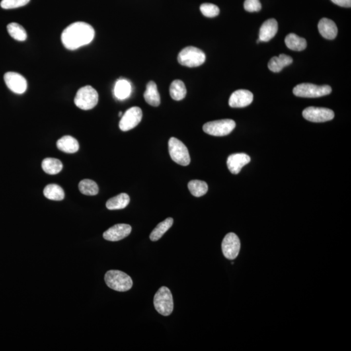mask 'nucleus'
I'll use <instances>...</instances> for the list:
<instances>
[{"instance_id": "nucleus-1", "label": "nucleus", "mask_w": 351, "mask_h": 351, "mask_svg": "<svg viewBox=\"0 0 351 351\" xmlns=\"http://www.w3.org/2000/svg\"><path fill=\"white\" fill-rule=\"evenodd\" d=\"M95 35L94 28L83 22H77L66 28L61 35V41L66 48L75 50L93 40Z\"/></svg>"}, {"instance_id": "nucleus-2", "label": "nucleus", "mask_w": 351, "mask_h": 351, "mask_svg": "<svg viewBox=\"0 0 351 351\" xmlns=\"http://www.w3.org/2000/svg\"><path fill=\"white\" fill-rule=\"evenodd\" d=\"M105 282L110 288L120 292L130 290L133 286L131 277L118 270H111L107 272L105 275Z\"/></svg>"}, {"instance_id": "nucleus-3", "label": "nucleus", "mask_w": 351, "mask_h": 351, "mask_svg": "<svg viewBox=\"0 0 351 351\" xmlns=\"http://www.w3.org/2000/svg\"><path fill=\"white\" fill-rule=\"evenodd\" d=\"M178 61L180 65L185 67H197L205 62L206 55L196 47H186L178 54Z\"/></svg>"}, {"instance_id": "nucleus-4", "label": "nucleus", "mask_w": 351, "mask_h": 351, "mask_svg": "<svg viewBox=\"0 0 351 351\" xmlns=\"http://www.w3.org/2000/svg\"><path fill=\"white\" fill-rule=\"evenodd\" d=\"M154 305L159 314L163 316H169L173 312V298L170 290L168 287L163 286L159 289L155 295Z\"/></svg>"}, {"instance_id": "nucleus-5", "label": "nucleus", "mask_w": 351, "mask_h": 351, "mask_svg": "<svg viewBox=\"0 0 351 351\" xmlns=\"http://www.w3.org/2000/svg\"><path fill=\"white\" fill-rule=\"evenodd\" d=\"M98 102V92L90 85L85 86L78 90L75 98L76 106L83 110H92Z\"/></svg>"}, {"instance_id": "nucleus-6", "label": "nucleus", "mask_w": 351, "mask_h": 351, "mask_svg": "<svg viewBox=\"0 0 351 351\" xmlns=\"http://www.w3.org/2000/svg\"><path fill=\"white\" fill-rule=\"evenodd\" d=\"M293 94L298 97L319 98L331 93L329 85H316L312 83H301L295 86Z\"/></svg>"}, {"instance_id": "nucleus-7", "label": "nucleus", "mask_w": 351, "mask_h": 351, "mask_svg": "<svg viewBox=\"0 0 351 351\" xmlns=\"http://www.w3.org/2000/svg\"><path fill=\"white\" fill-rule=\"evenodd\" d=\"M169 151L170 157L178 165H190L191 158L188 148L179 139L171 137L169 141Z\"/></svg>"}, {"instance_id": "nucleus-8", "label": "nucleus", "mask_w": 351, "mask_h": 351, "mask_svg": "<svg viewBox=\"0 0 351 351\" xmlns=\"http://www.w3.org/2000/svg\"><path fill=\"white\" fill-rule=\"evenodd\" d=\"M235 128V121L232 119H223L206 123L203 126V130L207 134L222 137L230 134Z\"/></svg>"}, {"instance_id": "nucleus-9", "label": "nucleus", "mask_w": 351, "mask_h": 351, "mask_svg": "<svg viewBox=\"0 0 351 351\" xmlns=\"http://www.w3.org/2000/svg\"><path fill=\"white\" fill-rule=\"evenodd\" d=\"M142 110L139 107H132L127 110L119 122V128L123 131L132 130L142 120Z\"/></svg>"}, {"instance_id": "nucleus-10", "label": "nucleus", "mask_w": 351, "mask_h": 351, "mask_svg": "<svg viewBox=\"0 0 351 351\" xmlns=\"http://www.w3.org/2000/svg\"><path fill=\"white\" fill-rule=\"evenodd\" d=\"M303 116L306 120L313 122H324L334 118V113L330 109L309 107L303 111Z\"/></svg>"}, {"instance_id": "nucleus-11", "label": "nucleus", "mask_w": 351, "mask_h": 351, "mask_svg": "<svg viewBox=\"0 0 351 351\" xmlns=\"http://www.w3.org/2000/svg\"><path fill=\"white\" fill-rule=\"evenodd\" d=\"M241 243L237 235L234 233L227 234L222 242V250L225 258L233 260L237 257L239 253Z\"/></svg>"}, {"instance_id": "nucleus-12", "label": "nucleus", "mask_w": 351, "mask_h": 351, "mask_svg": "<svg viewBox=\"0 0 351 351\" xmlns=\"http://www.w3.org/2000/svg\"><path fill=\"white\" fill-rule=\"evenodd\" d=\"M3 78L7 87L14 93L21 94L26 91L28 83L23 76L14 72H8Z\"/></svg>"}, {"instance_id": "nucleus-13", "label": "nucleus", "mask_w": 351, "mask_h": 351, "mask_svg": "<svg viewBox=\"0 0 351 351\" xmlns=\"http://www.w3.org/2000/svg\"><path fill=\"white\" fill-rule=\"evenodd\" d=\"M131 232V227L126 224H117L105 232L103 237L110 241H118L128 237Z\"/></svg>"}, {"instance_id": "nucleus-14", "label": "nucleus", "mask_w": 351, "mask_h": 351, "mask_svg": "<svg viewBox=\"0 0 351 351\" xmlns=\"http://www.w3.org/2000/svg\"><path fill=\"white\" fill-rule=\"evenodd\" d=\"M253 94L247 90H237L234 92L229 99V106L234 108H245L253 101Z\"/></svg>"}, {"instance_id": "nucleus-15", "label": "nucleus", "mask_w": 351, "mask_h": 351, "mask_svg": "<svg viewBox=\"0 0 351 351\" xmlns=\"http://www.w3.org/2000/svg\"><path fill=\"white\" fill-rule=\"evenodd\" d=\"M250 162V156L246 154H234L228 157L227 167L231 173L237 174L241 171L242 168Z\"/></svg>"}, {"instance_id": "nucleus-16", "label": "nucleus", "mask_w": 351, "mask_h": 351, "mask_svg": "<svg viewBox=\"0 0 351 351\" xmlns=\"http://www.w3.org/2000/svg\"><path fill=\"white\" fill-rule=\"evenodd\" d=\"M278 22L274 18L266 20L261 26L259 34L260 42H268L276 36L278 32Z\"/></svg>"}, {"instance_id": "nucleus-17", "label": "nucleus", "mask_w": 351, "mask_h": 351, "mask_svg": "<svg viewBox=\"0 0 351 351\" xmlns=\"http://www.w3.org/2000/svg\"><path fill=\"white\" fill-rule=\"evenodd\" d=\"M318 30L322 37L328 40H333L338 35V28L332 20L323 18L318 24Z\"/></svg>"}, {"instance_id": "nucleus-18", "label": "nucleus", "mask_w": 351, "mask_h": 351, "mask_svg": "<svg viewBox=\"0 0 351 351\" xmlns=\"http://www.w3.org/2000/svg\"><path fill=\"white\" fill-rule=\"evenodd\" d=\"M57 147L63 153L74 154L77 153L79 145L77 139L70 135H66L57 141Z\"/></svg>"}, {"instance_id": "nucleus-19", "label": "nucleus", "mask_w": 351, "mask_h": 351, "mask_svg": "<svg viewBox=\"0 0 351 351\" xmlns=\"http://www.w3.org/2000/svg\"><path fill=\"white\" fill-rule=\"evenodd\" d=\"M144 98L148 104L152 106L157 107L161 102V98L158 92L157 85L155 82L149 81L147 85V89L144 93Z\"/></svg>"}, {"instance_id": "nucleus-20", "label": "nucleus", "mask_w": 351, "mask_h": 351, "mask_svg": "<svg viewBox=\"0 0 351 351\" xmlns=\"http://www.w3.org/2000/svg\"><path fill=\"white\" fill-rule=\"evenodd\" d=\"M293 59L286 54H280L278 57H273L269 62L268 68L273 73H280L284 67L291 65Z\"/></svg>"}, {"instance_id": "nucleus-21", "label": "nucleus", "mask_w": 351, "mask_h": 351, "mask_svg": "<svg viewBox=\"0 0 351 351\" xmlns=\"http://www.w3.org/2000/svg\"><path fill=\"white\" fill-rule=\"evenodd\" d=\"M130 201V196L128 194H120L107 201L106 207L110 210L122 209L128 206Z\"/></svg>"}, {"instance_id": "nucleus-22", "label": "nucleus", "mask_w": 351, "mask_h": 351, "mask_svg": "<svg viewBox=\"0 0 351 351\" xmlns=\"http://www.w3.org/2000/svg\"><path fill=\"white\" fill-rule=\"evenodd\" d=\"M285 43L289 49L293 51H303L307 46V40L305 39L300 38L295 34L287 35L285 39Z\"/></svg>"}, {"instance_id": "nucleus-23", "label": "nucleus", "mask_w": 351, "mask_h": 351, "mask_svg": "<svg viewBox=\"0 0 351 351\" xmlns=\"http://www.w3.org/2000/svg\"><path fill=\"white\" fill-rule=\"evenodd\" d=\"M42 168L46 173L55 175L63 169V164L60 160L55 158H46L42 161Z\"/></svg>"}, {"instance_id": "nucleus-24", "label": "nucleus", "mask_w": 351, "mask_h": 351, "mask_svg": "<svg viewBox=\"0 0 351 351\" xmlns=\"http://www.w3.org/2000/svg\"><path fill=\"white\" fill-rule=\"evenodd\" d=\"M170 95L172 99L180 101L186 97L187 89L181 80H174L170 86Z\"/></svg>"}, {"instance_id": "nucleus-25", "label": "nucleus", "mask_w": 351, "mask_h": 351, "mask_svg": "<svg viewBox=\"0 0 351 351\" xmlns=\"http://www.w3.org/2000/svg\"><path fill=\"white\" fill-rule=\"evenodd\" d=\"M173 219L171 218V217H169V218L165 219V221L158 224L157 227L153 230V231L152 232L151 234V235H150V239H151V241H156L161 239L162 236H163L166 232L170 229V227L173 225Z\"/></svg>"}, {"instance_id": "nucleus-26", "label": "nucleus", "mask_w": 351, "mask_h": 351, "mask_svg": "<svg viewBox=\"0 0 351 351\" xmlns=\"http://www.w3.org/2000/svg\"><path fill=\"white\" fill-rule=\"evenodd\" d=\"M131 92L130 82L126 79H119L115 86L114 93L119 100H124L129 97Z\"/></svg>"}, {"instance_id": "nucleus-27", "label": "nucleus", "mask_w": 351, "mask_h": 351, "mask_svg": "<svg viewBox=\"0 0 351 351\" xmlns=\"http://www.w3.org/2000/svg\"><path fill=\"white\" fill-rule=\"evenodd\" d=\"M44 196L50 200L55 201L63 200L65 198L64 190L61 186L56 184H50L46 186L44 192Z\"/></svg>"}, {"instance_id": "nucleus-28", "label": "nucleus", "mask_w": 351, "mask_h": 351, "mask_svg": "<svg viewBox=\"0 0 351 351\" xmlns=\"http://www.w3.org/2000/svg\"><path fill=\"white\" fill-rule=\"evenodd\" d=\"M189 190L194 196L200 197L208 192V186L206 182L201 180H192L188 184Z\"/></svg>"}, {"instance_id": "nucleus-29", "label": "nucleus", "mask_w": 351, "mask_h": 351, "mask_svg": "<svg viewBox=\"0 0 351 351\" xmlns=\"http://www.w3.org/2000/svg\"><path fill=\"white\" fill-rule=\"evenodd\" d=\"M79 190L82 194L87 196H94L99 192L97 184L93 180L89 179L83 180L79 182Z\"/></svg>"}, {"instance_id": "nucleus-30", "label": "nucleus", "mask_w": 351, "mask_h": 351, "mask_svg": "<svg viewBox=\"0 0 351 351\" xmlns=\"http://www.w3.org/2000/svg\"><path fill=\"white\" fill-rule=\"evenodd\" d=\"M7 32L11 38L18 41H24L27 39V33L25 29L19 24L12 22L8 24Z\"/></svg>"}, {"instance_id": "nucleus-31", "label": "nucleus", "mask_w": 351, "mask_h": 351, "mask_svg": "<svg viewBox=\"0 0 351 351\" xmlns=\"http://www.w3.org/2000/svg\"><path fill=\"white\" fill-rule=\"evenodd\" d=\"M200 9L203 15L208 18L215 17L220 13L219 8L212 3H203L200 5Z\"/></svg>"}, {"instance_id": "nucleus-32", "label": "nucleus", "mask_w": 351, "mask_h": 351, "mask_svg": "<svg viewBox=\"0 0 351 351\" xmlns=\"http://www.w3.org/2000/svg\"><path fill=\"white\" fill-rule=\"evenodd\" d=\"M30 1V0H2L0 5L4 9H16L23 7Z\"/></svg>"}, {"instance_id": "nucleus-33", "label": "nucleus", "mask_w": 351, "mask_h": 351, "mask_svg": "<svg viewBox=\"0 0 351 351\" xmlns=\"http://www.w3.org/2000/svg\"><path fill=\"white\" fill-rule=\"evenodd\" d=\"M244 8L250 13L258 12L262 9V5L260 0H245L244 2Z\"/></svg>"}, {"instance_id": "nucleus-34", "label": "nucleus", "mask_w": 351, "mask_h": 351, "mask_svg": "<svg viewBox=\"0 0 351 351\" xmlns=\"http://www.w3.org/2000/svg\"><path fill=\"white\" fill-rule=\"evenodd\" d=\"M336 5L342 7H351V0H331Z\"/></svg>"}, {"instance_id": "nucleus-35", "label": "nucleus", "mask_w": 351, "mask_h": 351, "mask_svg": "<svg viewBox=\"0 0 351 351\" xmlns=\"http://www.w3.org/2000/svg\"><path fill=\"white\" fill-rule=\"evenodd\" d=\"M118 116H119V117H122V113L121 112L120 113H119Z\"/></svg>"}]
</instances>
